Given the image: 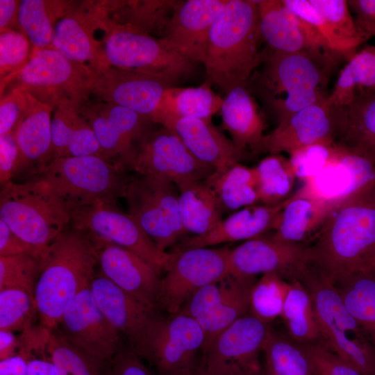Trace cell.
Instances as JSON below:
<instances>
[{
  "label": "cell",
  "mask_w": 375,
  "mask_h": 375,
  "mask_svg": "<svg viewBox=\"0 0 375 375\" xmlns=\"http://www.w3.org/2000/svg\"><path fill=\"white\" fill-rule=\"evenodd\" d=\"M124 163L138 175L166 180L176 185L206 180L215 169L199 160L172 131H147Z\"/></svg>",
  "instance_id": "5bb4252c"
},
{
  "label": "cell",
  "mask_w": 375,
  "mask_h": 375,
  "mask_svg": "<svg viewBox=\"0 0 375 375\" xmlns=\"http://www.w3.org/2000/svg\"><path fill=\"white\" fill-rule=\"evenodd\" d=\"M21 165L20 151L13 132L0 137V181L1 185L11 181L19 173Z\"/></svg>",
  "instance_id": "6f0895ef"
},
{
  "label": "cell",
  "mask_w": 375,
  "mask_h": 375,
  "mask_svg": "<svg viewBox=\"0 0 375 375\" xmlns=\"http://www.w3.org/2000/svg\"><path fill=\"white\" fill-rule=\"evenodd\" d=\"M254 169L262 204L275 206L290 197L296 176L289 159L280 154H270Z\"/></svg>",
  "instance_id": "b9f144b4"
},
{
  "label": "cell",
  "mask_w": 375,
  "mask_h": 375,
  "mask_svg": "<svg viewBox=\"0 0 375 375\" xmlns=\"http://www.w3.org/2000/svg\"><path fill=\"white\" fill-rule=\"evenodd\" d=\"M30 253L40 256V253L19 238L8 225L0 219V256H11Z\"/></svg>",
  "instance_id": "91938a15"
},
{
  "label": "cell",
  "mask_w": 375,
  "mask_h": 375,
  "mask_svg": "<svg viewBox=\"0 0 375 375\" xmlns=\"http://www.w3.org/2000/svg\"><path fill=\"white\" fill-rule=\"evenodd\" d=\"M290 282L281 315L287 332L290 339L299 344L319 342V331L311 297L301 281L294 279Z\"/></svg>",
  "instance_id": "ab89813d"
},
{
  "label": "cell",
  "mask_w": 375,
  "mask_h": 375,
  "mask_svg": "<svg viewBox=\"0 0 375 375\" xmlns=\"http://www.w3.org/2000/svg\"><path fill=\"white\" fill-rule=\"evenodd\" d=\"M327 99V98H326ZM326 99L302 108L262 137L251 152L290 155L314 144H331L340 135L344 108L330 106Z\"/></svg>",
  "instance_id": "ac0fdd59"
},
{
  "label": "cell",
  "mask_w": 375,
  "mask_h": 375,
  "mask_svg": "<svg viewBox=\"0 0 375 375\" xmlns=\"http://www.w3.org/2000/svg\"><path fill=\"white\" fill-rule=\"evenodd\" d=\"M97 241L101 274L147 308L157 312L160 274L130 250Z\"/></svg>",
  "instance_id": "cb8c5ba5"
},
{
  "label": "cell",
  "mask_w": 375,
  "mask_h": 375,
  "mask_svg": "<svg viewBox=\"0 0 375 375\" xmlns=\"http://www.w3.org/2000/svg\"><path fill=\"white\" fill-rule=\"evenodd\" d=\"M21 339L10 331L0 330V360L19 353Z\"/></svg>",
  "instance_id": "6125c7cd"
},
{
  "label": "cell",
  "mask_w": 375,
  "mask_h": 375,
  "mask_svg": "<svg viewBox=\"0 0 375 375\" xmlns=\"http://www.w3.org/2000/svg\"><path fill=\"white\" fill-rule=\"evenodd\" d=\"M90 289L94 300L108 320L126 336L131 348L143 338L156 312H153L100 274Z\"/></svg>",
  "instance_id": "484cf974"
},
{
  "label": "cell",
  "mask_w": 375,
  "mask_h": 375,
  "mask_svg": "<svg viewBox=\"0 0 375 375\" xmlns=\"http://www.w3.org/2000/svg\"><path fill=\"white\" fill-rule=\"evenodd\" d=\"M335 208L298 190L285 200L270 237L285 243L308 244Z\"/></svg>",
  "instance_id": "f546056e"
},
{
  "label": "cell",
  "mask_w": 375,
  "mask_h": 375,
  "mask_svg": "<svg viewBox=\"0 0 375 375\" xmlns=\"http://www.w3.org/2000/svg\"><path fill=\"white\" fill-rule=\"evenodd\" d=\"M257 375H264L263 369L259 374H258Z\"/></svg>",
  "instance_id": "003e7915"
},
{
  "label": "cell",
  "mask_w": 375,
  "mask_h": 375,
  "mask_svg": "<svg viewBox=\"0 0 375 375\" xmlns=\"http://www.w3.org/2000/svg\"><path fill=\"white\" fill-rule=\"evenodd\" d=\"M106 375H156L131 348H122L107 363Z\"/></svg>",
  "instance_id": "9f6ffc18"
},
{
  "label": "cell",
  "mask_w": 375,
  "mask_h": 375,
  "mask_svg": "<svg viewBox=\"0 0 375 375\" xmlns=\"http://www.w3.org/2000/svg\"><path fill=\"white\" fill-rule=\"evenodd\" d=\"M79 111L93 128L101 156L106 159L119 157L122 167L135 142L148 131V122H152L149 117L107 102Z\"/></svg>",
  "instance_id": "d4e9b609"
},
{
  "label": "cell",
  "mask_w": 375,
  "mask_h": 375,
  "mask_svg": "<svg viewBox=\"0 0 375 375\" xmlns=\"http://www.w3.org/2000/svg\"><path fill=\"white\" fill-rule=\"evenodd\" d=\"M181 219L187 233L204 235L222 219L224 212L212 188L206 180L176 185Z\"/></svg>",
  "instance_id": "e575fe53"
},
{
  "label": "cell",
  "mask_w": 375,
  "mask_h": 375,
  "mask_svg": "<svg viewBox=\"0 0 375 375\" xmlns=\"http://www.w3.org/2000/svg\"><path fill=\"white\" fill-rule=\"evenodd\" d=\"M212 188L224 211L238 210L260 202L254 167L236 163L206 179Z\"/></svg>",
  "instance_id": "f35d334b"
},
{
  "label": "cell",
  "mask_w": 375,
  "mask_h": 375,
  "mask_svg": "<svg viewBox=\"0 0 375 375\" xmlns=\"http://www.w3.org/2000/svg\"><path fill=\"white\" fill-rule=\"evenodd\" d=\"M38 317L34 294L26 290H0V330L24 333L33 328Z\"/></svg>",
  "instance_id": "bcb514c9"
},
{
  "label": "cell",
  "mask_w": 375,
  "mask_h": 375,
  "mask_svg": "<svg viewBox=\"0 0 375 375\" xmlns=\"http://www.w3.org/2000/svg\"><path fill=\"white\" fill-rule=\"evenodd\" d=\"M208 82L196 88H167L155 112L152 122L162 126L169 121L183 117L210 120L220 110L223 99L210 88Z\"/></svg>",
  "instance_id": "836d02e7"
},
{
  "label": "cell",
  "mask_w": 375,
  "mask_h": 375,
  "mask_svg": "<svg viewBox=\"0 0 375 375\" xmlns=\"http://www.w3.org/2000/svg\"><path fill=\"white\" fill-rule=\"evenodd\" d=\"M262 369L264 375H277L272 369L270 365L265 361L264 362Z\"/></svg>",
  "instance_id": "e7e4bbea"
},
{
  "label": "cell",
  "mask_w": 375,
  "mask_h": 375,
  "mask_svg": "<svg viewBox=\"0 0 375 375\" xmlns=\"http://www.w3.org/2000/svg\"><path fill=\"white\" fill-rule=\"evenodd\" d=\"M349 7L356 14L358 31L367 40L375 36V0H349Z\"/></svg>",
  "instance_id": "680465c9"
},
{
  "label": "cell",
  "mask_w": 375,
  "mask_h": 375,
  "mask_svg": "<svg viewBox=\"0 0 375 375\" xmlns=\"http://www.w3.org/2000/svg\"><path fill=\"white\" fill-rule=\"evenodd\" d=\"M26 92V106L12 131L21 154L19 172L40 174L52 160L53 108Z\"/></svg>",
  "instance_id": "83f0119b"
},
{
  "label": "cell",
  "mask_w": 375,
  "mask_h": 375,
  "mask_svg": "<svg viewBox=\"0 0 375 375\" xmlns=\"http://www.w3.org/2000/svg\"><path fill=\"white\" fill-rule=\"evenodd\" d=\"M230 250L199 247L174 252L160 279L158 309L169 315H176L195 292L228 274Z\"/></svg>",
  "instance_id": "7c38bea8"
},
{
  "label": "cell",
  "mask_w": 375,
  "mask_h": 375,
  "mask_svg": "<svg viewBox=\"0 0 375 375\" xmlns=\"http://www.w3.org/2000/svg\"><path fill=\"white\" fill-rule=\"evenodd\" d=\"M263 67L251 76L248 88L274 114L278 124L295 112L328 97L331 69L305 53L263 50Z\"/></svg>",
  "instance_id": "277c9868"
},
{
  "label": "cell",
  "mask_w": 375,
  "mask_h": 375,
  "mask_svg": "<svg viewBox=\"0 0 375 375\" xmlns=\"http://www.w3.org/2000/svg\"><path fill=\"white\" fill-rule=\"evenodd\" d=\"M227 1H177L161 39L194 63L203 62L210 28Z\"/></svg>",
  "instance_id": "603a6c76"
},
{
  "label": "cell",
  "mask_w": 375,
  "mask_h": 375,
  "mask_svg": "<svg viewBox=\"0 0 375 375\" xmlns=\"http://www.w3.org/2000/svg\"><path fill=\"white\" fill-rule=\"evenodd\" d=\"M306 245L308 265L332 283L375 272V186L336 206Z\"/></svg>",
  "instance_id": "6da1fadb"
},
{
  "label": "cell",
  "mask_w": 375,
  "mask_h": 375,
  "mask_svg": "<svg viewBox=\"0 0 375 375\" xmlns=\"http://www.w3.org/2000/svg\"><path fill=\"white\" fill-rule=\"evenodd\" d=\"M20 88L53 108L79 109L91 92L92 71L72 62L52 49H35L26 64L14 76Z\"/></svg>",
  "instance_id": "9c48e42d"
},
{
  "label": "cell",
  "mask_w": 375,
  "mask_h": 375,
  "mask_svg": "<svg viewBox=\"0 0 375 375\" xmlns=\"http://www.w3.org/2000/svg\"><path fill=\"white\" fill-rule=\"evenodd\" d=\"M20 1L0 0V30L1 33L15 30L13 26L19 25L18 12Z\"/></svg>",
  "instance_id": "94428289"
},
{
  "label": "cell",
  "mask_w": 375,
  "mask_h": 375,
  "mask_svg": "<svg viewBox=\"0 0 375 375\" xmlns=\"http://www.w3.org/2000/svg\"><path fill=\"white\" fill-rule=\"evenodd\" d=\"M308 266L307 245L258 237L247 240L229 253L231 274L255 277L275 273L299 280Z\"/></svg>",
  "instance_id": "7402d4cb"
},
{
  "label": "cell",
  "mask_w": 375,
  "mask_h": 375,
  "mask_svg": "<svg viewBox=\"0 0 375 375\" xmlns=\"http://www.w3.org/2000/svg\"><path fill=\"white\" fill-rule=\"evenodd\" d=\"M56 329L71 344L106 362L122 348V334L101 311L90 286L69 303Z\"/></svg>",
  "instance_id": "d6986e66"
},
{
  "label": "cell",
  "mask_w": 375,
  "mask_h": 375,
  "mask_svg": "<svg viewBox=\"0 0 375 375\" xmlns=\"http://www.w3.org/2000/svg\"><path fill=\"white\" fill-rule=\"evenodd\" d=\"M255 277L229 273L195 292L177 314L190 317L205 334L204 352L214 340L237 319L249 312Z\"/></svg>",
  "instance_id": "9a60e30c"
},
{
  "label": "cell",
  "mask_w": 375,
  "mask_h": 375,
  "mask_svg": "<svg viewBox=\"0 0 375 375\" xmlns=\"http://www.w3.org/2000/svg\"><path fill=\"white\" fill-rule=\"evenodd\" d=\"M220 111L223 127L236 147L244 153L247 148L252 152L264 136L265 124L248 84L227 93Z\"/></svg>",
  "instance_id": "1f68e13d"
},
{
  "label": "cell",
  "mask_w": 375,
  "mask_h": 375,
  "mask_svg": "<svg viewBox=\"0 0 375 375\" xmlns=\"http://www.w3.org/2000/svg\"><path fill=\"white\" fill-rule=\"evenodd\" d=\"M30 41L21 31L10 30L0 35L1 79L15 75L29 60Z\"/></svg>",
  "instance_id": "816d5d0a"
},
{
  "label": "cell",
  "mask_w": 375,
  "mask_h": 375,
  "mask_svg": "<svg viewBox=\"0 0 375 375\" xmlns=\"http://www.w3.org/2000/svg\"><path fill=\"white\" fill-rule=\"evenodd\" d=\"M103 51L108 66L159 76L174 83L193 69L194 62L162 39L124 24L111 26Z\"/></svg>",
  "instance_id": "30bf717a"
},
{
  "label": "cell",
  "mask_w": 375,
  "mask_h": 375,
  "mask_svg": "<svg viewBox=\"0 0 375 375\" xmlns=\"http://www.w3.org/2000/svg\"><path fill=\"white\" fill-rule=\"evenodd\" d=\"M263 353L277 375H314L310 362L298 343L271 330Z\"/></svg>",
  "instance_id": "f6af8a7d"
},
{
  "label": "cell",
  "mask_w": 375,
  "mask_h": 375,
  "mask_svg": "<svg viewBox=\"0 0 375 375\" xmlns=\"http://www.w3.org/2000/svg\"><path fill=\"white\" fill-rule=\"evenodd\" d=\"M205 334L194 319L156 315L142 340L131 348L156 375H197L203 369Z\"/></svg>",
  "instance_id": "ba28073f"
},
{
  "label": "cell",
  "mask_w": 375,
  "mask_h": 375,
  "mask_svg": "<svg viewBox=\"0 0 375 375\" xmlns=\"http://www.w3.org/2000/svg\"><path fill=\"white\" fill-rule=\"evenodd\" d=\"M99 19L83 11H69L56 22L51 48L72 62L89 63L91 69L107 65L103 51L94 36Z\"/></svg>",
  "instance_id": "4dcf8cb0"
},
{
  "label": "cell",
  "mask_w": 375,
  "mask_h": 375,
  "mask_svg": "<svg viewBox=\"0 0 375 375\" xmlns=\"http://www.w3.org/2000/svg\"><path fill=\"white\" fill-rule=\"evenodd\" d=\"M47 350L58 375H105L107 362L68 342L56 329L49 332Z\"/></svg>",
  "instance_id": "7bdbcfd3"
},
{
  "label": "cell",
  "mask_w": 375,
  "mask_h": 375,
  "mask_svg": "<svg viewBox=\"0 0 375 375\" xmlns=\"http://www.w3.org/2000/svg\"><path fill=\"white\" fill-rule=\"evenodd\" d=\"M0 375H28L26 359L18 353L0 360Z\"/></svg>",
  "instance_id": "be15d7a7"
},
{
  "label": "cell",
  "mask_w": 375,
  "mask_h": 375,
  "mask_svg": "<svg viewBox=\"0 0 375 375\" xmlns=\"http://www.w3.org/2000/svg\"><path fill=\"white\" fill-rule=\"evenodd\" d=\"M290 286V281L278 274L262 275L251 290L249 313L270 324L281 317Z\"/></svg>",
  "instance_id": "ee69618b"
},
{
  "label": "cell",
  "mask_w": 375,
  "mask_h": 375,
  "mask_svg": "<svg viewBox=\"0 0 375 375\" xmlns=\"http://www.w3.org/2000/svg\"><path fill=\"white\" fill-rule=\"evenodd\" d=\"M124 167L99 155L53 159L42 171L43 180L72 213L98 201L124 197L128 178Z\"/></svg>",
  "instance_id": "52a82bcc"
},
{
  "label": "cell",
  "mask_w": 375,
  "mask_h": 375,
  "mask_svg": "<svg viewBox=\"0 0 375 375\" xmlns=\"http://www.w3.org/2000/svg\"><path fill=\"white\" fill-rule=\"evenodd\" d=\"M197 375H205L204 372H203V369H202L201 371H200V372H199Z\"/></svg>",
  "instance_id": "03108f58"
},
{
  "label": "cell",
  "mask_w": 375,
  "mask_h": 375,
  "mask_svg": "<svg viewBox=\"0 0 375 375\" xmlns=\"http://www.w3.org/2000/svg\"><path fill=\"white\" fill-rule=\"evenodd\" d=\"M299 345L306 356L314 375H361L353 366L320 342Z\"/></svg>",
  "instance_id": "db71d44e"
},
{
  "label": "cell",
  "mask_w": 375,
  "mask_h": 375,
  "mask_svg": "<svg viewBox=\"0 0 375 375\" xmlns=\"http://www.w3.org/2000/svg\"><path fill=\"white\" fill-rule=\"evenodd\" d=\"M333 284L375 348V272L353 274Z\"/></svg>",
  "instance_id": "74e56055"
},
{
  "label": "cell",
  "mask_w": 375,
  "mask_h": 375,
  "mask_svg": "<svg viewBox=\"0 0 375 375\" xmlns=\"http://www.w3.org/2000/svg\"><path fill=\"white\" fill-rule=\"evenodd\" d=\"M272 328L249 312L224 329L206 349L205 375H257Z\"/></svg>",
  "instance_id": "2e32d148"
},
{
  "label": "cell",
  "mask_w": 375,
  "mask_h": 375,
  "mask_svg": "<svg viewBox=\"0 0 375 375\" xmlns=\"http://www.w3.org/2000/svg\"><path fill=\"white\" fill-rule=\"evenodd\" d=\"M69 11L60 1L22 0L18 12L19 26L35 49L51 48L56 22Z\"/></svg>",
  "instance_id": "60d3db41"
},
{
  "label": "cell",
  "mask_w": 375,
  "mask_h": 375,
  "mask_svg": "<svg viewBox=\"0 0 375 375\" xmlns=\"http://www.w3.org/2000/svg\"><path fill=\"white\" fill-rule=\"evenodd\" d=\"M299 281L312 299L319 342L361 375H375V348L345 308L333 284L309 265Z\"/></svg>",
  "instance_id": "5b68a950"
},
{
  "label": "cell",
  "mask_w": 375,
  "mask_h": 375,
  "mask_svg": "<svg viewBox=\"0 0 375 375\" xmlns=\"http://www.w3.org/2000/svg\"><path fill=\"white\" fill-rule=\"evenodd\" d=\"M375 91V46L356 53L340 71L332 92L330 106L344 108L360 95Z\"/></svg>",
  "instance_id": "8d00e7d4"
},
{
  "label": "cell",
  "mask_w": 375,
  "mask_h": 375,
  "mask_svg": "<svg viewBox=\"0 0 375 375\" xmlns=\"http://www.w3.org/2000/svg\"><path fill=\"white\" fill-rule=\"evenodd\" d=\"M40 256L23 253L0 256V290L17 288L34 294Z\"/></svg>",
  "instance_id": "7dc6e473"
},
{
  "label": "cell",
  "mask_w": 375,
  "mask_h": 375,
  "mask_svg": "<svg viewBox=\"0 0 375 375\" xmlns=\"http://www.w3.org/2000/svg\"><path fill=\"white\" fill-rule=\"evenodd\" d=\"M260 38L255 0H228L210 31L202 62L207 82L226 94L247 85L264 60V51L258 49Z\"/></svg>",
  "instance_id": "3957f363"
},
{
  "label": "cell",
  "mask_w": 375,
  "mask_h": 375,
  "mask_svg": "<svg viewBox=\"0 0 375 375\" xmlns=\"http://www.w3.org/2000/svg\"><path fill=\"white\" fill-rule=\"evenodd\" d=\"M163 127L174 131L201 162L220 173L239 163L244 153L211 123L199 118H177Z\"/></svg>",
  "instance_id": "f1b7e54d"
},
{
  "label": "cell",
  "mask_w": 375,
  "mask_h": 375,
  "mask_svg": "<svg viewBox=\"0 0 375 375\" xmlns=\"http://www.w3.org/2000/svg\"><path fill=\"white\" fill-rule=\"evenodd\" d=\"M340 38L356 50L367 39L359 33L347 0H309Z\"/></svg>",
  "instance_id": "c3c4849f"
},
{
  "label": "cell",
  "mask_w": 375,
  "mask_h": 375,
  "mask_svg": "<svg viewBox=\"0 0 375 375\" xmlns=\"http://www.w3.org/2000/svg\"><path fill=\"white\" fill-rule=\"evenodd\" d=\"M49 332L40 326L22 333L19 353L26 359L28 375H58L47 350Z\"/></svg>",
  "instance_id": "681fc988"
},
{
  "label": "cell",
  "mask_w": 375,
  "mask_h": 375,
  "mask_svg": "<svg viewBox=\"0 0 375 375\" xmlns=\"http://www.w3.org/2000/svg\"><path fill=\"white\" fill-rule=\"evenodd\" d=\"M26 103V92L17 87L1 99L0 135L13 131L24 112Z\"/></svg>",
  "instance_id": "11a10c76"
},
{
  "label": "cell",
  "mask_w": 375,
  "mask_h": 375,
  "mask_svg": "<svg viewBox=\"0 0 375 375\" xmlns=\"http://www.w3.org/2000/svg\"><path fill=\"white\" fill-rule=\"evenodd\" d=\"M255 1L259 13L260 36L269 49L308 53L332 71L344 58L330 48L314 26L289 10L282 0Z\"/></svg>",
  "instance_id": "e0dca14e"
},
{
  "label": "cell",
  "mask_w": 375,
  "mask_h": 375,
  "mask_svg": "<svg viewBox=\"0 0 375 375\" xmlns=\"http://www.w3.org/2000/svg\"><path fill=\"white\" fill-rule=\"evenodd\" d=\"M51 142L52 160L89 155L102 156L93 128L79 109L74 107L56 108L51 121Z\"/></svg>",
  "instance_id": "d6a6232c"
},
{
  "label": "cell",
  "mask_w": 375,
  "mask_h": 375,
  "mask_svg": "<svg viewBox=\"0 0 375 375\" xmlns=\"http://www.w3.org/2000/svg\"><path fill=\"white\" fill-rule=\"evenodd\" d=\"M92 71L91 93L150 119L174 82L156 76L103 65Z\"/></svg>",
  "instance_id": "44dd1931"
},
{
  "label": "cell",
  "mask_w": 375,
  "mask_h": 375,
  "mask_svg": "<svg viewBox=\"0 0 375 375\" xmlns=\"http://www.w3.org/2000/svg\"><path fill=\"white\" fill-rule=\"evenodd\" d=\"M73 228L96 240L110 242L135 253L160 274L165 272L174 253L160 251L128 213L114 201H98L71 213Z\"/></svg>",
  "instance_id": "4fadbf2b"
},
{
  "label": "cell",
  "mask_w": 375,
  "mask_h": 375,
  "mask_svg": "<svg viewBox=\"0 0 375 375\" xmlns=\"http://www.w3.org/2000/svg\"><path fill=\"white\" fill-rule=\"evenodd\" d=\"M303 183L300 192L336 207L375 186V165L336 142L331 158L316 175Z\"/></svg>",
  "instance_id": "ffe728a7"
},
{
  "label": "cell",
  "mask_w": 375,
  "mask_h": 375,
  "mask_svg": "<svg viewBox=\"0 0 375 375\" xmlns=\"http://www.w3.org/2000/svg\"><path fill=\"white\" fill-rule=\"evenodd\" d=\"M282 2L292 12L314 26L333 51L348 60L356 53L354 49L340 38L309 0H282Z\"/></svg>",
  "instance_id": "f907efd6"
},
{
  "label": "cell",
  "mask_w": 375,
  "mask_h": 375,
  "mask_svg": "<svg viewBox=\"0 0 375 375\" xmlns=\"http://www.w3.org/2000/svg\"><path fill=\"white\" fill-rule=\"evenodd\" d=\"M284 201L275 206L255 204L240 209L222 219L208 233L184 240L176 251L261 237L267 231H273Z\"/></svg>",
  "instance_id": "4316f807"
},
{
  "label": "cell",
  "mask_w": 375,
  "mask_h": 375,
  "mask_svg": "<svg viewBox=\"0 0 375 375\" xmlns=\"http://www.w3.org/2000/svg\"><path fill=\"white\" fill-rule=\"evenodd\" d=\"M335 142L314 144L292 153L289 161L296 178L305 181L316 175L333 156Z\"/></svg>",
  "instance_id": "f5cc1de1"
},
{
  "label": "cell",
  "mask_w": 375,
  "mask_h": 375,
  "mask_svg": "<svg viewBox=\"0 0 375 375\" xmlns=\"http://www.w3.org/2000/svg\"><path fill=\"white\" fill-rule=\"evenodd\" d=\"M128 213L164 252L187 233L178 190L168 181L138 175L128 178L124 197Z\"/></svg>",
  "instance_id": "8fae6325"
},
{
  "label": "cell",
  "mask_w": 375,
  "mask_h": 375,
  "mask_svg": "<svg viewBox=\"0 0 375 375\" xmlns=\"http://www.w3.org/2000/svg\"><path fill=\"white\" fill-rule=\"evenodd\" d=\"M0 219L40 253L71 222V212L41 178L3 184Z\"/></svg>",
  "instance_id": "8992f818"
},
{
  "label": "cell",
  "mask_w": 375,
  "mask_h": 375,
  "mask_svg": "<svg viewBox=\"0 0 375 375\" xmlns=\"http://www.w3.org/2000/svg\"><path fill=\"white\" fill-rule=\"evenodd\" d=\"M99 247L98 241L73 228L62 231L41 252L34 290L41 326L56 329L69 303L90 286Z\"/></svg>",
  "instance_id": "7a4b0ae2"
},
{
  "label": "cell",
  "mask_w": 375,
  "mask_h": 375,
  "mask_svg": "<svg viewBox=\"0 0 375 375\" xmlns=\"http://www.w3.org/2000/svg\"><path fill=\"white\" fill-rule=\"evenodd\" d=\"M338 143L375 165V91L344 108Z\"/></svg>",
  "instance_id": "d590c367"
}]
</instances>
